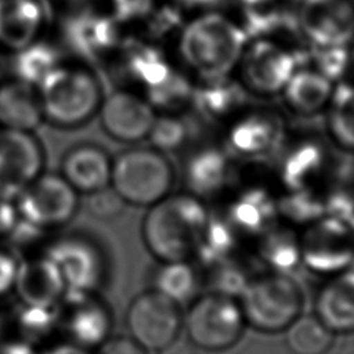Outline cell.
<instances>
[{
    "instance_id": "6da1fadb",
    "label": "cell",
    "mask_w": 354,
    "mask_h": 354,
    "mask_svg": "<svg viewBox=\"0 0 354 354\" xmlns=\"http://www.w3.org/2000/svg\"><path fill=\"white\" fill-rule=\"evenodd\" d=\"M147 209L141 238L159 263L191 261L198 256L210 223L202 199L189 192H170Z\"/></svg>"
},
{
    "instance_id": "7a4b0ae2",
    "label": "cell",
    "mask_w": 354,
    "mask_h": 354,
    "mask_svg": "<svg viewBox=\"0 0 354 354\" xmlns=\"http://www.w3.org/2000/svg\"><path fill=\"white\" fill-rule=\"evenodd\" d=\"M243 26L230 17L207 11L188 21L178 35V55L202 82L228 77L248 44Z\"/></svg>"
},
{
    "instance_id": "3957f363",
    "label": "cell",
    "mask_w": 354,
    "mask_h": 354,
    "mask_svg": "<svg viewBox=\"0 0 354 354\" xmlns=\"http://www.w3.org/2000/svg\"><path fill=\"white\" fill-rule=\"evenodd\" d=\"M43 119L59 130H76L97 116L104 90L95 72L82 61L62 59L39 82Z\"/></svg>"
},
{
    "instance_id": "277c9868",
    "label": "cell",
    "mask_w": 354,
    "mask_h": 354,
    "mask_svg": "<svg viewBox=\"0 0 354 354\" xmlns=\"http://www.w3.org/2000/svg\"><path fill=\"white\" fill-rule=\"evenodd\" d=\"M176 171L165 152L133 147L112 159L109 187L124 205L149 207L171 192Z\"/></svg>"
},
{
    "instance_id": "5b68a950",
    "label": "cell",
    "mask_w": 354,
    "mask_h": 354,
    "mask_svg": "<svg viewBox=\"0 0 354 354\" xmlns=\"http://www.w3.org/2000/svg\"><path fill=\"white\" fill-rule=\"evenodd\" d=\"M246 325L263 333H279L304 313V295L290 274L253 275L238 296Z\"/></svg>"
},
{
    "instance_id": "8992f818",
    "label": "cell",
    "mask_w": 354,
    "mask_h": 354,
    "mask_svg": "<svg viewBox=\"0 0 354 354\" xmlns=\"http://www.w3.org/2000/svg\"><path fill=\"white\" fill-rule=\"evenodd\" d=\"M246 326L238 297L221 292L198 295L184 314V328L189 342L209 353L234 347Z\"/></svg>"
},
{
    "instance_id": "52a82bcc",
    "label": "cell",
    "mask_w": 354,
    "mask_h": 354,
    "mask_svg": "<svg viewBox=\"0 0 354 354\" xmlns=\"http://www.w3.org/2000/svg\"><path fill=\"white\" fill-rule=\"evenodd\" d=\"M129 336L148 353L170 348L184 329L181 306L163 293L148 289L137 295L127 307Z\"/></svg>"
},
{
    "instance_id": "ba28073f",
    "label": "cell",
    "mask_w": 354,
    "mask_h": 354,
    "mask_svg": "<svg viewBox=\"0 0 354 354\" xmlns=\"http://www.w3.org/2000/svg\"><path fill=\"white\" fill-rule=\"evenodd\" d=\"M21 221L50 231L68 224L77 212L79 194L59 173L43 171L14 199Z\"/></svg>"
},
{
    "instance_id": "9c48e42d",
    "label": "cell",
    "mask_w": 354,
    "mask_h": 354,
    "mask_svg": "<svg viewBox=\"0 0 354 354\" xmlns=\"http://www.w3.org/2000/svg\"><path fill=\"white\" fill-rule=\"evenodd\" d=\"M301 263L311 271L335 275L354 264V224L333 216H321L300 235Z\"/></svg>"
},
{
    "instance_id": "30bf717a",
    "label": "cell",
    "mask_w": 354,
    "mask_h": 354,
    "mask_svg": "<svg viewBox=\"0 0 354 354\" xmlns=\"http://www.w3.org/2000/svg\"><path fill=\"white\" fill-rule=\"evenodd\" d=\"M44 253L58 267L66 292H98L108 266L102 249L83 234H66L51 241Z\"/></svg>"
},
{
    "instance_id": "8fae6325",
    "label": "cell",
    "mask_w": 354,
    "mask_h": 354,
    "mask_svg": "<svg viewBox=\"0 0 354 354\" xmlns=\"http://www.w3.org/2000/svg\"><path fill=\"white\" fill-rule=\"evenodd\" d=\"M300 57L267 37L248 41L239 64L241 83L249 94L271 97L281 94L297 69Z\"/></svg>"
},
{
    "instance_id": "7c38bea8",
    "label": "cell",
    "mask_w": 354,
    "mask_h": 354,
    "mask_svg": "<svg viewBox=\"0 0 354 354\" xmlns=\"http://www.w3.org/2000/svg\"><path fill=\"white\" fill-rule=\"evenodd\" d=\"M57 329L64 342L95 348L109 337L112 315L98 292H66L55 307Z\"/></svg>"
},
{
    "instance_id": "4fadbf2b",
    "label": "cell",
    "mask_w": 354,
    "mask_h": 354,
    "mask_svg": "<svg viewBox=\"0 0 354 354\" xmlns=\"http://www.w3.org/2000/svg\"><path fill=\"white\" fill-rule=\"evenodd\" d=\"M46 153L33 131L0 126V195H17L44 171Z\"/></svg>"
},
{
    "instance_id": "5bb4252c",
    "label": "cell",
    "mask_w": 354,
    "mask_h": 354,
    "mask_svg": "<svg viewBox=\"0 0 354 354\" xmlns=\"http://www.w3.org/2000/svg\"><path fill=\"white\" fill-rule=\"evenodd\" d=\"M104 133L118 142L134 144L148 138L155 109L144 95L120 87L104 95L97 113Z\"/></svg>"
},
{
    "instance_id": "9a60e30c",
    "label": "cell",
    "mask_w": 354,
    "mask_h": 354,
    "mask_svg": "<svg viewBox=\"0 0 354 354\" xmlns=\"http://www.w3.org/2000/svg\"><path fill=\"white\" fill-rule=\"evenodd\" d=\"M296 24L311 46H347L354 39L351 0H299Z\"/></svg>"
},
{
    "instance_id": "2e32d148",
    "label": "cell",
    "mask_w": 354,
    "mask_h": 354,
    "mask_svg": "<svg viewBox=\"0 0 354 354\" xmlns=\"http://www.w3.org/2000/svg\"><path fill=\"white\" fill-rule=\"evenodd\" d=\"M12 292L21 304L54 308L66 293V286L55 263L41 252L19 259Z\"/></svg>"
},
{
    "instance_id": "e0dca14e",
    "label": "cell",
    "mask_w": 354,
    "mask_h": 354,
    "mask_svg": "<svg viewBox=\"0 0 354 354\" xmlns=\"http://www.w3.org/2000/svg\"><path fill=\"white\" fill-rule=\"evenodd\" d=\"M48 29V12L43 0H0V53L15 54Z\"/></svg>"
},
{
    "instance_id": "ac0fdd59",
    "label": "cell",
    "mask_w": 354,
    "mask_h": 354,
    "mask_svg": "<svg viewBox=\"0 0 354 354\" xmlns=\"http://www.w3.org/2000/svg\"><path fill=\"white\" fill-rule=\"evenodd\" d=\"M112 158L98 144L79 142L69 147L59 162L61 177L80 195L109 187Z\"/></svg>"
},
{
    "instance_id": "d6986e66",
    "label": "cell",
    "mask_w": 354,
    "mask_h": 354,
    "mask_svg": "<svg viewBox=\"0 0 354 354\" xmlns=\"http://www.w3.org/2000/svg\"><path fill=\"white\" fill-rule=\"evenodd\" d=\"M283 124L272 111H253L234 122L228 131L231 152L253 158L274 151L282 140Z\"/></svg>"
},
{
    "instance_id": "ffe728a7",
    "label": "cell",
    "mask_w": 354,
    "mask_h": 354,
    "mask_svg": "<svg viewBox=\"0 0 354 354\" xmlns=\"http://www.w3.org/2000/svg\"><path fill=\"white\" fill-rule=\"evenodd\" d=\"M314 314L333 335L354 332V268L330 275L319 288Z\"/></svg>"
},
{
    "instance_id": "44dd1931",
    "label": "cell",
    "mask_w": 354,
    "mask_h": 354,
    "mask_svg": "<svg viewBox=\"0 0 354 354\" xmlns=\"http://www.w3.org/2000/svg\"><path fill=\"white\" fill-rule=\"evenodd\" d=\"M43 112L37 86L15 76L0 80V126L22 131H35Z\"/></svg>"
},
{
    "instance_id": "7402d4cb",
    "label": "cell",
    "mask_w": 354,
    "mask_h": 354,
    "mask_svg": "<svg viewBox=\"0 0 354 354\" xmlns=\"http://www.w3.org/2000/svg\"><path fill=\"white\" fill-rule=\"evenodd\" d=\"M231 165L224 151L205 147L189 155L184 167L188 192L202 199L218 194L228 183Z\"/></svg>"
},
{
    "instance_id": "603a6c76",
    "label": "cell",
    "mask_w": 354,
    "mask_h": 354,
    "mask_svg": "<svg viewBox=\"0 0 354 354\" xmlns=\"http://www.w3.org/2000/svg\"><path fill=\"white\" fill-rule=\"evenodd\" d=\"M281 94L289 111L300 116H313L329 106L333 84L314 68H297Z\"/></svg>"
},
{
    "instance_id": "cb8c5ba5",
    "label": "cell",
    "mask_w": 354,
    "mask_h": 354,
    "mask_svg": "<svg viewBox=\"0 0 354 354\" xmlns=\"http://www.w3.org/2000/svg\"><path fill=\"white\" fill-rule=\"evenodd\" d=\"M248 94L241 82L228 76L213 82H202L194 90L192 101L207 119L220 120L241 111L246 104Z\"/></svg>"
},
{
    "instance_id": "d4e9b609",
    "label": "cell",
    "mask_w": 354,
    "mask_h": 354,
    "mask_svg": "<svg viewBox=\"0 0 354 354\" xmlns=\"http://www.w3.org/2000/svg\"><path fill=\"white\" fill-rule=\"evenodd\" d=\"M173 72L163 54L151 46L136 44L127 51L124 75L144 91V95L160 86Z\"/></svg>"
},
{
    "instance_id": "484cf974",
    "label": "cell",
    "mask_w": 354,
    "mask_h": 354,
    "mask_svg": "<svg viewBox=\"0 0 354 354\" xmlns=\"http://www.w3.org/2000/svg\"><path fill=\"white\" fill-rule=\"evenodd\" d=\"M277 212L274 201L260 189L243 192L230 207L228 227L243 232L263 234L271 227V218Z\"/></svg>"
},
{
    "instance_id": "4316f807",
    "label": "cell",
    "mask_w": 354,
    "mask_h": 354,
    "mask_svg": "<svg viewBox=\"0 0 354 354\" xmlns=\"http://www.w3.org/2000/svg\"><path fill=\"white\" fill-rule=\"evenodd\" d=\"M152 283V289L183 307L198 296L199 275L191 261H166L156 267Z\"/></svg>"
},
{
    "instance_id": "83f0119b",
    "label": "cell",
    "mask_w": 354,
    "mask_h": 354,
    "mask_svg": "<svg viewBox=\"0 0 354 354\" xmlns=\"http://www.w3.org/2000/svg\"><path fill=\"white\" fill-rule=\"evenodd\" d=\"M261 235L259 257L270 271L289 274L301 263L300 235L286 228L268 227Z\"/></svg>"
},
{
    "instance_id": "f1b7e54d",
    "label": "cell",
    "mask_w": 354,
    "mask_h": 354,
    "mask_svg": "<svg viewBox=\"0 0 354 354\" xmlns=\"http://www.w3.org/2000/svg\"><path fill=\"white\" fill-rule=\"evenodd\" d=\"M325 163V152L317 142H303L286 153L281 177L289 189H301L310 185L322 170Z\"/></svg>"
},
{
    "instance_id": "f546056e",
    "label": "cell",
    "mask_w": 354,
    "mask_h": 354,
    "mask_svg": "<svg viewBox=\"0 0 354 354\" xmlns=\"http://www.w3.org/2000/svg\"><path fill=\"white\" fill-rule=\"evenodd\" d=\"M335 335L313 314L303 313L285 329V344L292 354H324Z\"/></svg>"
},
{
    "instance_id": "4dcf8cb0",
    "label": "cell",
    "mask_w": 354,
    "mask_h": 354,
    "mask_svg": "<svg viewBox=\"0 0 354 354\" xmlns=\"http://www.w3.org/2000/svg\"><path fill=\"white\" fill-rule=\"evenodd\" d=\"M47 33L29 47L11 54L14 73L11 76L37 84V82L64 57L53 43H47Z\"/></svg>"
},
{
    "instance_id": "1f68e13d",
    "label": "cell",
    "mask_w": 354,
    "mask_h": 354,
    "mask_svg": "<svg viewBox=\"0 0 354 354\" xmlns=\"http://www.w3.org/2000/svg\"><path fill=\"white\" fill-rule=\"evenodd\" d=\"M328 126L333 141L354 152V84L342 83L333 88Z\"/></svg>"
},
{
    "instance_id": "d6a6232c",
    "label": "cell",
    "mask_w": 354,
    "mask_h": 354,
    "mask_svg": "<svg viewBox=\"0 0 354 354\" xmlns=\"http://www.w3.org/2000/svg\"><path fill=\"white\" fill-rule=\"evenodd\" d=\"M194 90L185 76L173 72L160 86L148 91L144 98L153 109L176 112L192 101Z\"/></svg>"
},
{
    "instance_id": "836d02e7",
    "label": "cell",
    "mask_w": 354,
    "mask_h": 354,
    "mask_svg": "<svg viewBox=\"0 0 354 354\" xmlns=\"http://www.w3.org/2000/svg\"><path fill=\"white\" fill-rule=\"evenodd\" d=\"M188 137V124L173 115L156 116L148 136L152 147L162 152H170L181 148L187 142Z\"/></svg>"
},
{
    "instance_id": "e575fe53",
    "label": "cell",
    "mask_w": 354,
    "mask_h": 354,
    "mask_svg": "<svg viewBox=\"0 0 354 354\" xmlns=\"http://www.w3.org/2000/svg\"><path fill=\"white\" fill-rule=\"evenodd\" d=\"M311 58L314 69L332 82L339 79L346 72L350 62L347 46H313Z\"/></svg>"
},
{
    "instance_id": "d590c367",
    "label": "cell",
    "mask_w": 354,
    "mask_h": 354,
    "mask_svg": "<svg viewBox=\"0 0 354 354\" xmlns=\"http://www.w3.org/2000/svg\"><path fill=\"white\" fill-rule=\"evenodd\" d=\"M88 196V210L98 218H111L119 214L123 207V201L115 194L111 187L93 192Z\"/></svg>"
},
{
    "instance_id": "8d00e7d4",
    "label": "cell",
    "mask_w": 354,
    "mask_h": 354,
    "mask_svg": "<svg viewBox=\"0 0 354 354\" xmlns=\"http://www.w3.org/2000/svg\"><path fill=\"white\" fill-rule=\"evenodd\" d=\"M19 256L7 242H0V296L12 292Z\"/></svg>"
},
{
    "instance_id": "74e56055",
    "label": "cell",
    "mask_w": 354,
    "mask_h": 354,
    "mask_svg": "<svg viewBox=\"0 0 354 354\" xmlns=\"http://www.w3.org/2000/svg\"><path fill=\"white\" fill-rule=\"evenodd\" d=\"M95 348V354H148L130 336H109Z\"/></svg>"
},
{
    "instance_id": "f35d334b",
    "label": "cell",
    "mask_w": 354,
    "mask_h": 354,
    "mask_svg": "<svg viewBox=\"0 0 354 354\" xmlns=\"http://www.w3.org/2000/svg\"><path fill=\"white\" fill-rule=\"evenodd\" d=\"M18 221L19 217L14 199L0 195V242H4L10 236Z\"/></svg>"
},
{
    "instance_id": "ab89813d",
    "label": "cell",
    "mask_w": 354,
    "mask_h": 354,
    "mask_svg": "<svg viewBox=\"0 0 354 354\" xmlns=\"http://www.w3.org/2000/svg\"><path fill=\"white\" fill-rule=\"evenodd\" d=\"M0 354H36L35 347L18 340V339H10V340H0Z\"/></svg>"
},
{
    "instance_id": "60d3db41",
    "label": "cell",
    "mask_w": 354,
    "mask_h": 354,
    "mask_svg": "<svg viewBox=\"0 0 354 354\" xmlns=\"http://www.w3.org/2000/svg\"><path fill=\"white\" fill-rule=\"evenodd\" d=\"M43 354H87V353L82 347H77L75 344L64 342L61 344H55V346L50 347Z\"/></svg>"
},
{
    "instance_id": "b9f144b4",
    "label": "cell",
    "mask_w": 354,
    "mask_h": 354,
    "mask_svg": "<svg viewBox=\"0 0 354 354\" xmlns=\"http://www.w3.org/2000/svg\"><path fill=\"white\" fill-rule=\"evenodd\" d=\"M178 1L189 7H206V6L216 4L218 0H178Z\"/></svg>"
},
{
    "instance_id": "7bdbcfd3",
    "label": "cell",
    "mask_w": 354,
    "mask_h": 354,
    "mask_svg": "<svg viewBox=\"0 0 354 354\" xmlns=\"http://www.w3.org/2000/svg\"><path fill=\"white\" fill-rule=\"evenodd\" d=\"M351 1H353V3H354V0H351Z\"/></svg>"
}]
</instances>
